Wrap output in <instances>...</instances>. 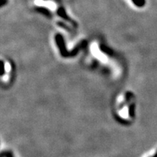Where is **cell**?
I'll list each match as a JSON object with an SVG mask.
<instances>
[{"mask_svg": "<svg viewBox=\"0 0 157 157\" xmlns=\"http://www.w3.org/2000/svg\"><path fill=\"white\" fill-rule=\"evenodd\" d=\"M2 154H3L4 156H5V157H13V154H12V153L10 152V151L3 152Z\"/></svg>", "mask_w": 157, "mask_h": 157, "instance_id": "1", "label": "cell"}, {"mask_svg": "<svg viewBox=\"0 0 157 157\" xmlns=\"http://www.w3.org/2000/svg\"><path fill=\"white\" fill-rule=\"evenodd\" d=\"M148 157H157V147L154 149V151H153L152 154H151Z\"/></svg>", "mask_w": 157, "mask_h": 157, "instance_id": "2", "label": "cell"}, {"mask_svg": "<svg viewBox=\"0 0 157 157\" xmlns=\"http://www.w3.org/2000/svg\"><path fill=\"white\" fill-rule=\"evenodd\" d=\"M135 2L137 5H141L143 3V0H135Z\"/></svg>", "mask_w": 157, "mask_h": 157, "instance_id": "3", "label": "cell"}]
</instances>
